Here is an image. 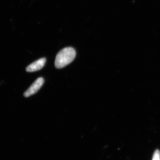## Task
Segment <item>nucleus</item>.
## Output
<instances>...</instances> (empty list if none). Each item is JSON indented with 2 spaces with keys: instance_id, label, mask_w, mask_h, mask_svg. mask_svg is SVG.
I'll list each match as a JSON object with an SVG mask.
<instances>
[{
  "instance_id": "f257e3e1",
  "label": "nucleus",
  "mask_w": 160,
  "mask_h": 160,
  "mask_svg": "<svg viewBox=\"0 0 160 160\" xmlns=\"http://www.w3.org/2000/svg\"><path fill=\"white\" fill-rule=\"evenodd\" d=\"M76 52L72 47H66L57 55L55 66L57 69H62L69 65L74 60Z\"/></svg>"
},
{
  "instance_id": "f03ea898",
  "label": "nucleus",
  "mask_w": 160,
  "mask_h": 160,
  "mask_svg": "<svg viewBox=\"0 0 160 160\" xmlns=\"http://www.w3.org/2000/svg\"><path fill=\"white\" fill-rule=\"evenodd\" d=\"M44 83V79L42 78H39L36 80L33 84L27 89L24 96L25 97L28 98L32 95L35 94L41 89Z\"/></svg>"
},
{
  "instance_id": "7ed1b4c3",
  "label": "nucleus",
  "mask_w": 160,
  "mask_h": 160,
  "mask_svg": "<svg viewBox=\"0 0 160 160\" xmlns=\"http://www.w3.org/2000/svg\"><path fill=\"white\" fill-rule=\"evenodd\" d=\"M46 62V58H42L31 63L26 68V71L28 72H33L41 70L44 67Z\"/></svg>"
},
{
  "instance_id": "20e7f679",
  "label": "nucleus",
  "mask_w": 160,
  "mask_h": 160,
  "mask_svg": "<svg viewBox=\"0 0 160 160\" xmlns=\"http://www.w3.org/2000/svg\"><path fill=\"white\" fill-rule=\"evenodd\" d=\"M152 160H160V152L158 149H156L155 151Z\"/></svg>"
}]
</instances>
